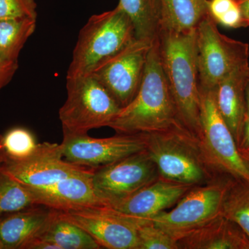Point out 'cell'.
<instances>
[{"mask_svg": "<svg viewBox=\"0 0 249 249\" xmlns=\"http://www.w3.org/2000/svg\"><path fill=\"white\" fill-rule=\"evenodd\" d=\"M160 63L179 122L200 134V90L196 64V29L188 32L160 30L158 35Z\"/></svg>", "mask_w": 249, "mask_h": 249, "instance_id": "1", "label": "cell"}, {"mask_svg": "<svg viewBox=\"0 0 249 249\" xmlns=\"http://www.w3.org/2000/svg\"><path fill=\"white\" fill-rule=\"evenodd\" d=\"M143 134L145 149L160 178L196 186L222 175L210 160L199 137L181 123Z\"/></svg>", "mask_w": 249, "mask_h": 249, "instance_id": "2", "label": "cell"}, {"mask_svg": "<svg viewBox=\"0 0 249 249\" xmlns=\"http://www.w3.org/2000/svg\"><path fill=\"white\" fill-rule=\"evenodd\" d=\"M178 123V111L160 63L157 37L147 55L138 93L108 127L116 134H135L163 130Z\"/></svg>", "mask_w": 249, "mask_h": 249, "instance_id": "3", "label": "cell"}, {"mask_svg": "<svg viewBox=\"0 0 249 249\" xmlns=\"http://www.w3.org/2000/svg\"><path fill=\"white\" fill-rule=\"evenodd\" d=\"M135 39L133 24L119 6L93 15L80 31L66 79L91 74Z\"/></svg>", "mask_w": 249, "mask_h": 249, "instance_id": "4", "label": "cell"}, {"mask_svg": "<svg viewBox=\"0 0 249 249\" xmlns=\"http://www.w3.org/2000/svg\"><path fill=\"white\" fill-rule=\"evenodd\" d=\"M67 97L59 110L63 132L88 134L108 127L121 108L92 75L66 79Z\"/></svg>", "mask_w": 249, "mask_h": 249, "instance_id": "5", "label": "cell"}, {"mask_svg": "<svg viewBox=\"0 0 249 249\" xmlns=\"http://www.w3.org/2000/svg\"><path fill=\"white\" fill-rule=\"evenodd\" d=\"M232 179L222 175L211 182L193 187L174 209L150 221L178 241L222 214L223 201Z\"/></svg>", "mask_w": 249, "mask_h": 249, "instance_id": "6", "label": "cell"}, {"mask_svg": "<svg viewBox=\"0 0 249 249\" xmlns=\"http://www.w3.org/2000/svg\"><path fill=\"white\" fill-rule=\"evenodd\" d=\"M196 44L199 84L204 89H214L229 73L249 63L248 44L221 34L210 14L196 28Z\"/></svg>", "mask_w": 249, "mask_h": 249, "instance_id": "7", "label": "cell"}, {"mask_svg": "<svg viewBox=\"0 0 249 249\" xmlns=\"http://www.w3.org/2000/svg\"><path fill=\"white\" fill-rule=\"evenodd\" d=\"M200 90V139L213 164L222 175L249 181V168L218 109L214 89Z\"/></svg>", "mask_w": 249, "mask_h": 249, "instance_id": "8", "label": "cell"}, {"mask_svg": "<svg viewBox=\"0 0 249 249\" xmlns=\"http://www.w3.org/2000/svg\"><path fill=\"white\" fill-rule=\"evenodd\" d=\"M153 42L136 38L115 55L101 62L91 73L121 109L128 106L139 92Z\"/></svg>", "mask_w": 249, "mask_h": 249, "instance_id": "9", "label": "cell"}, {"mask_svg": "<svg viewBox=\"0 0 249 249\" xmlns=\"http://www.w3.org/2000/svg\"><path fill=\"white\" fill-rule=\"evenodd\" d=\"M160 178L146 149L93 170L95 191L106 206L132 196Z\"/></svg>", "mask_w": 249, "mask_h": 249, "instance_id": "10", "label": "cell"}, {"mask_svg": "<svg viewBox=\"0 0 249 249\" xmlns=\"http://www.w3.org/2000/svg\"><path fill=\"white\" fill-rule=\"evenodd\" d=\"M64 217L88 232L102 249H138V229L143 220L107 206L60 211Z\"/></svg>", "mask_w": 249, "mask_h": 249, "instance_id": "11", "label": "cell"}, {"mask_svg": "<svg viewBox=\"0 0 249 249\" xmlns=\"http://www.w3.org/2000/svg\"><path fill=\"white\" fill-rule=\"evenodd\" d=\"M64 159L73 164L96 169L145 149L143 133L116 134L107 138H93L88 134L63 132L60 143Z\"/></svg>", "mask_w": 249, "mask_h": 249, "instance_id": "12", "label": "cell"}, {"mask_svg": "<svg viewBox=\"0 0 249 249\" xmlns=\"http://www.w3.org/2000/svg\"><path fill=\"white\" fill-rule=\"evenodd\" d=\"M1 166L15 178L29 188H45L63 178L89 172L64 159L60 144H37L35 151L24 160H7Z\"/></svg>", "mask_w": 249, "mask_h": 249, "instance_id": "13", "label": "cell"}, {"mask_svg": "<svg viewBox=\"0 0 249 249\" xmlns=\"http://www.w3.org/2000/svg\"><path fill=\"white\" fill-rule=\"evenodd\" d=\"M193 187L160 178L132 196L107 206L129 217L150 220L175 206Z\"/></svg>", "mask_w": 249, "mask_h": 249, "instance_id": "14", "label": "cell"}, {"mask_svg": "<svg viewBox=\"0 0 249 249\" xmlns=\"http://www.w3.org/2000/svg\"><path fill=\"white\" fill-rule=\"evenodd\" d=\"M93 170L60 180L45 188H28L37 206L67 211L89 206H106L92 183Z\"/></svg>", "mask_w": 249, "mask_h": 249, "instance_id": "15", "label": "cell"}, {"mask_svg": "<svg viewBox=\"0 0 249 249\" xmlns=\"http://www.w3.org/2000/svg\"><path fill=\"white\" fill-rule=\"evenodd\" d=\"M249 65L237 67L224 77L215 88L216 103L219 113L240 145L246 121V86Z\"/></svg>", "mask_w": 249, "mask_h": 249, "instance_id": "16", "label": "cell"}, {"mask_svg": "<svg viewBox=\"0 0 249 249\" xmlns=\"http://www.w3.org/2000/svg\"><path fill=\"white\" fill-rule=\"evenodd\" d=\"M36 206L0 217V241L4 249H25L43 235L55 210Z\"/></svg>", "mask_w": 249, "mask_h": 249, "instance_id": "17", "label": "cell"}, {"mask_svg": "<svg viewBox=\"0 0 249 249\" xmlns=\"http://www.w3.org/2000/svg\"><path fill=\"white\" fill-rule=\"evenodd\" d=\"M179 249H249V238L222 214L178 240Z\"/></svg>", "mask_w": 249, "mask_h": 249, "instance_id": "18", "label": "cell"}, {"mask_svg": "<svg viewBox=\"0 0 249 249\" xmlns=\"http://www.w3.org/2000/svg\"><path fill=\"white\" fill-rule=\"evenodd\" d=\"M160 30H196L209 14V0H160Z\"/></svg>", "mask_w": 249, "mask_h": 249, "instance_id": "19", "label": "cell"}, {"mask_svg": "<svg viewBox=\"0 0 249 249\" xmlns=\"http://www.w3.org/2000/svg\"><path fill=\"white\" fill-rule=\"evenodd\" d=\"M39 238L55 244L60 249H102L88 232L64 217L58 210Z\"/></svg>", "mask_w": 249, "mask_h": 249, "instance_id": "20", "label": "cell"}, {"mask_svg": "<svg viewBox=\"0 0 249 249\" xmlns=\"http://www.w3.org/2000/svg\"><path fill=\"white\" fill-rule=\"evenodd\" d=\"M118 6L133 24L136 38L153 42L160 30V0H119Z\"/></svg>", "mask_w": 249, "mask_h": 249, "instance_id": "21", "label": "cell"}, {"mask_svg": "<svg viewBox=\"0 0 249 249\" xmlns=\"http://www.w3.org/2000/svg\"><path fill=\"white\" fill-rule=\"evenodd\" d=\"M37 19L12 18L0 20V55L18 61L19 53L35 32Z\"/></svg>", "mask_w": 249, "mask_h": 249, "instance_id": "22", "label": "cell"}, {"mask_svg": "<svg viewBox=\"0 0 249 249\" xmlns=\"http://www.w3.org/2000/svg\"><path fill=\"white\" fill-rule=\"evenodd\" d=\"M33 206L36 204L29 188L0 165V217Z\"/></svg>", "mask_w": 249, "mask_h": 249, "instance_id": "23", "label": "cell"}, {"mask_svg": "<svg viewBox=\"0 0 249 249\" xmlns=\"http://www.w3.org/2000/svg\"><path fill=\"white\" fill-rule=\"evenodd\" d=\"M222 214L236 223L249 238V181L232 179L223 201Z\"/></svg>", "mask_w": 249, "mask_h": 249, "instance_id": "24", "label": "cell"}, {"mask_svg": "<svg viewBox=\"0 0 249 249\" xmlns=\"http://www.w3.org/2000/svg\"><path fill=\"white\" fill-rule=\"evenodd\" d=\"M2 144L6 160H24L32 155L37 145L34 134L22 127H14L3 134Z\"/></svg>", "mask_w": 249, "mask_h": 249, "instance_id": "25", "label": "cell"}, {"mask_svg": "<svg viewBox=\"0 0 249 249\" xmlns=\"http://www.w3.org/2000/svg\"><path fill=\"white\" fill-rule=\"evenodd\" d=\"M138 249H179L178 241L151 221L138 229Z\"/></svg>", "mask_w": 249, "mask_h": 249, "instance_id": "26", "label": "cell"}, {"mask_svg": "<svg viewBox=\"0 0 249 249\" xmlns=\"http://www.w3.org/2000/svg\"><path fill=\"white\" fill-rule=\"evenodd\" d=\"M209 11L217 24L231 29L244 27L242 14L236 0H209Z\"/></svg>", "mask_w": 249, "mask_h": 249, "instance_id": "27", "label": "cell"}, {"mask_svg": "<svg viewBox=\"0 0 249 249\" xmlns=\"http://www.w3.org/2000/svg\"><path fill=\"white\" fill-rule=\"evenodd\" d=\"M25 18L37 19L35 0H0V20Z\"/></svg>", "mask_w": 249, "mask_h": 249, "instance_id": "28", "label": "cell"}, {"mask_svg": "<svg viewBox=\"0 0 249 249\" xmlns=\"http://www.w3.org/2000/svg\"><path fill=\"white\" fill-rule=\"evenodd\" d=\"M18 69V61L6 60L0 55V91L11 81Z\"/></svg>", "mask_w": 249, "mask_h": 249, "instance_id": "29", "label": "cell"}, {"mask_svg": "<svg viewBox=\"0 0 249 249\" xmlns=\"http://www.w3.org/2000/svg\"><path fill=\"white\" fill-rule=\"evenodd\" d=\"M240 7L244 27H249V0H236Z\"/></svg>", "mask_w": 249, "mask_h": 249, "instance_id": "30", "label": "cell"}, {"mask_svg": "<svg viewBox=\"0 0 249 249\" xmlns=\"http://www.w3.org/2000/svg\"><path fill=\"white\" fill-rule=\"evenodd\" d=\"M239 149L249 150V119H246Z\"/></svg>", "mask_w": 249, "mask_h": 249, "instance_id": "31", "label": "cell"}, {"mask_svg": "<svg viewBox=\"0 0 249 249\" xmlns=\"http://www.w3.org/2000/svg\"><path fill=\"white\" fill-rule=\"evenodd\" d=\"M246 119H249V76L246 86Z\"/></svg>", "mask_w": 249, "mask_h": 249, "instance_id": "32", "label": "cell"}, {"mask_svg": "<svg viewBox=\"0 0 249 249\" xmlns=\"http://www.w3.org/2000/svg\"><path fill=\"white\" fill-rule=\"evenodd\" d=\"M6 156L5 154L4 147L2 144V134H0V165L4 163L6 161Z\"/></svg>", "mask_w": 249, "mask_h": 249, "instance_id": "33", "label": "cell"}, {"mask_svg": "<svg viewBox=\"0 0 249 249\" xmlns=\"http://www.w3.org/2000/svg\"><path fill=\"white\" fill-rule=\"evenodd\" d=\"M239 152H240V155L242 156L243 160H245L246 164H247V166L249 168V150L239 149Z\"/></svg>", "mask_w": 249, "mask_h": 249, "instance_id": "34", "label": "cell"}, {"mask_svg": "<svg viewBox=\"0 0 249 249\" xmlns=\"http://www.w3.org/2000/svg\"><path fill=\"white\" fill-rule=\"evenodd\" d=\"M0 249H4V247H3L2 244H1V241H0Z\"/></svg>", "mask_w": 249, "mask_h": 249, "instance_id": "35", "label": "cell"}]
</instances>
